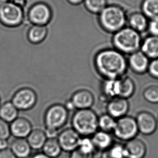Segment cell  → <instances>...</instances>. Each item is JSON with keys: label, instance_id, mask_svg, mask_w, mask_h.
<instances>
[{"label": "cell", "instance_id": "6da1fadb", "mask_svg": "<svg viewBox=\"0 0 158 158\" xmlns=\"http://www.w3.org/2000/svg\"><path fill=\"white\" fill-rule=\"evenodd\" d=\"M94 65L103 79H120L125 76L128 68L125 55L115 48L99 51L95 55Z\"/></svg>", "mask_w": 158, "mask_h": 158}, {"label": "cell", "instance_id": "7a4b0ae2", "mask_svg": "<svg viewBox=\"0 0 158 158\" xmlns=\"http://www.w3.org/2000/svg\"><path fill=\"white\" fill-rule=\"evenodd\" d=\"M98 22L103 31L114 34L126 27L127 23V15L125 9L121 6L107 5L98 14Z\"/></svg>", "mask_w": 158, "mask_h": 158}, {"label": "cell", "instance_id": "3957f363", "mask_svg": "<svg viewBox=\"0 0 158 158\" xmlns=\"http://www.w3.org/2000/svg\"><path fill=\"white\" fill-rule=\"evenodd\" d=\"M143 39L140 33L130 27H125L114 33L112 37L114 48L124 55H131L140 50Z\"/></svg>", "mask_w": 158, "mask_h": 158}, {"label": "cell", "instance_id": "277c9868", "mask_svg": "<svg viewBox=\"0 0 158 158\" xmlns=\"http://www.w3.org/2000/svg\"><path fill=\"white\" fill-rule=\"evenodd\" d=\"M98 118L91 109L77 110L73 115L72 126L81 136H92L99 130Z\"/></svg>", "mask_w": 158, "mask_h": 158}, {"label": "cell", "instance_id": "5b68a950", "mask_svg": "<svg viewBox=\"0 0 158 158\" xmlns=\"http://www.w3.org/2000/svg\"><path fill=\"white\" fill-rule=\"evenodd\" d=\"M69 111L64 105L55 103L48 108L44 117L45 130L58 132L67 123Z\"/></svg>", "mask_w": 158, "mask_h": 158}, {"label": "cell", "instance_id": "8992f818", "mask_svg": "<svg viewBox=\"0 0 158 158\" xmlns=\"http://www.w3.org/2000/svg\"><path fill=\"white\" fill-rule=\"evenodd\" d=\"M113 133L116 138L126 142L135 138L139 133L136 119L128 115L116 119Z\"/></svg>", "mask_w": 158, "mask_h": 158}, {"label": "cell", "instance_id": "52a82bcc", "mask_svg": "<svg viewBox=\"0 0 158 158\" xmlns=\"http://www.w3.org/2000/svg\"><path fill=\"white\" fill-rule=\"evenodd\" d=\"M24 13L20 5L8 2L0 7V21L8 27H16L21 23Z\"/></svg>", "mask_w": 158, "mask_h": 158}, {"label": "cell", "instance_id": "ba28073f", "mask_svg": "<svg viewBox=\"0 0 158 158\" xmlns=\"http://www.w3.org/2000/svg\"><path fill=\"white\" fill-rule=\"evenodd\" d=\"M19 110L26 111L32 109L37 101L35 90L29 87H23L17 90L11 100Z\"/></svg>", "mask_w": 158, "mask_h": 158}, {"label": "cell", "instance_id": "9c48e42d", "mask_svg": "<svg viewBox=\"0 0 158 158\" xmlns=\"http://www.w3.org/2000/svg\"><path fill=\"white\" fill-rule=\"evenodd\" d=\"M51 8L44 3H36L29 10V19L33 24L46 26L51 21Z\"/></svg>", "mask_w": 158, "mask_h": 158}, {"label": "cell", "instance_id": "30bf717a", "mask_svg": "<svg viewBox=\"0 0 158 158\" xmlns=\"http://www.w3.org/2000/svg\"><path fill=\"white\" fill-rule=\"evenodd\" d=\"M81 138L75 130L69 128L60 132L57 139L62 151L70 153L78 148Z\"/></svg>", "mask_w": 158, "mask_h": 158}, {"label": "cell", "instance_id": "8fae6325", "mask_svg": "<svg viewBox=\"0 0 158 158\" xmlns=\"http://www.w3.org/2000/svg\"><path fill=\"white\" fill-rule=\"evenodd\" d=\"M135 119L139 132L143 135H150L157 129L158 121L149 112L143 111L139 113Z\"/></svg>", "mask_w": 158, "mask_h": 158}, {"label": "cell", "instance_id": "7c38bea8", "mask_svg": "<svg viewBox=\"0 0 158 158\" xmlns=\"http://www.w3.org/2000/svg\"><path fill=\"white\" fill-rule=\"evenodd\" d=\"M151 60L140 50L129 55L127 60L128 67L137 74L147 72Z\"/></svg>", "mask_w": 158, "mask_h": 158}, {"label": "cell", "instance_id": "4fadbf2b", "mask_svg": "<svg viewBox=\"0 0 158 158\" xmlns=\"http://www.w3.org/2000/svg\"><path fill=\"white\" fill-rule=\"evenodd\" d=\"M130 110V103L127 99L116 97L110 99L107 105V113L115 119L127 115Z\"/></svg>", "mask_w": 158, "mask_h": 158}, {"label": "cell", "instance_id": "5bb4252c", "mask_svg": "<svg viewBox=\"0 0 158 158\" xmlns=\"http://www.w3.org/2000/svg\"><path fill=\"white\" fill-rule=\"evenodd\" d=\"M75 110L90 109L94 103L95 98L92 93L87 89H80L73 94L70 99Z\"/></svg>", "mask_w": 158, "mask_h": 158}, {"label": "cell", "instance_id": "9a60e30c", "mask_svg": "<svg viewBox=\"0 0 158 158\" xmlns=\"http://www.w3.org/2000/svg\"><path fill=\"white\" fill-rule=\"evenodd\" d=\"M11 135L15 138L26 139L33 130L32 124L28 119L18 117L10 124Z\"/></svg>", "mask_w": 158, "mask_h": 158}, {"label": "cell", "instance_id": "2e32d148", "mask_svg": "<svg viewBox=\"0 0 158 158\" xmlns=\"http://www.w3.org/2000/svg\"><path fill=\"white\" fill-rule=\"evenodd\" d=\"M126 158H144L147 153V146L143 141L133 139L124 145Z\"/></svg>", "mask_w": 158, "mask_h": 158}, {"label": "cell", "instance_id": "e0dca14e", "mask_svg": "<svg viewBox=\"0 0 158 158\" xmlns=\"http://www.w3.org/2000/svg\"><path fill=\"white\" fill-rule=\"evenodd\" d=\"M148 22L149 20L142 12L135 11L127 16L128 27L140 34L147 31Z\"/></svg>", "mask_w": 158, "mask_h": 158}, {"label": "cell", "instance_id": "ac0fdd59", "mask_svg": "<svg viewBox=\"0 0 158 158\" xmlns=\"http://www.w3.org/2000/svg\"><path fill=\"white\" fill-rule=\"evenodd\" d=\"M96 149L104 152L110 148L113 143V139L110 133L98 130L91 136Z\"/></svg>", "mask_w": 158, "mask_h": 158}, {"label": "cell", "instance_id": "d6986e66", "mask_svg": "<svg viewBox=\"0 0 158 158\" xmlns=\"http://www.w3.org/2000/svg\"><path fill=\"white\" fill-rule=\"evenodd\" d=\"M140 51L149 59L158 58V37L149 35L143 40Z\"/></svg>", "mask_w": 158, "mask_h": 158}, {"label": "cell", "instance_id": "ffe728a7", "mask_svg": "<svg viewBox=\"0 0 158 158\" xmlns=\"http://www.w3.org/2000/svg\"><path fill=\"white\" fill-rule=\"evenodd\" d=\"M10 148L17 158H28L31 156V148L27 139L15 138L11 142Z\"/></svg>", "mask_w": 158, "mask_h": 158}, {"label": "cell", "instance_id": "44dd1931", "mask_svg": "<svg viewBox=\"0 0 158 158\" xmlns=\"http://www.w3.org/2000/svg\"><path fill=\"white\" fill-rule=\"evenodd\" d=\"M101 90L103 96L110 100L118 97L120 79H104L101 85Z\"/></svg>", "mask_w": 158, "mask_h": 158}, {"label": "cell", "instance_id": "7402d4cb", "mask_svg": "<svg viewBox=\"0 0 158 158\" xmlns=\"http://www.w3.org/2000/svg\"><path fill=\"white\" fill-rule=\"evenodd\" d=\"M26 139L31 149L37 151L42 149L48 138L44 131L36 128L31 131Z\"/></svg>", "mask_w": 158, "mask_h": 158}, {"label": "cell", "instance_id": "603a6c76", "mask_svg": "<svg viewBox=\"0 0 158 158\" xmlns=\"http://www.w3.org/2000/svg\"><path fill=\"white\" fill-rule=\"evenodd\" d=\"M135 85L130 77H124L120 78V90L118 97L128 99L134 95Z\"/></svg>", "mask_w": 158, "mask_h": 158}, {"label": "cell", "instance_id": "cb8c5ba5", "mask_svg": "<svg viewBox=\"0 0 158 158\" xmlns=\"http://www.w3.org/2000/svg\"><path fill=\"white\" fill-rule=\"evenodd\" d=\"M19 110L11 101H8L0 105V118L8 123L17 118Z\"/></svg>", "mask_w": 158, "mask_h": 158}, {"label": "cell", "instance_id": "d4e9b609", "mask_svg": "<svg viewBox=\"0 0 158 158\" xmlns=\"http://www.w3.org/2000/svg\"><path fill=\"white\" fill-rule=\"evenodd\" d=\"M48 29L46 26L33 24L28 33L29 41L33 44H38L43 41L46 37Z\"/></svg>", "mask_w": 158, "mask_h": 158}, {"label": "cell", "instance_id": "484cf974", "mask_svg": "<svg viewBox=\"0 0 158 158\" xmlns=\"http://www.w3.org/2000/svg\"><path fill=\"white\" fill-rule=\"evenodd\" d=\"M42 149L43 153L51 158H58L62 151L57 138L48 139Z\"/></svg>", "mask_w": 158, "mask_h": 158}, {"label": "cell", "instance_id": "4316f807", "mask_svg": "<svg viewBox=\"0 0 158 158\" xmlns=\"http://www.w3.org/2000/svg\"><path fill=\"white\" fill-rule=\"evenodd\" d=\"M141 9L148 20L158 19V0H143Z\"/></svg>", "mask_w": 158, "mask_h": 158}, {"label": "cell", "instance_id": "83f0119b", "mask_svg": "<svg viewBox=\"0 0 158 158\" xmlns=\"http://www.w3.org/2000/svg\"><path fill=\"white\" fill-rule=\"evenodd\" d=\"M116 119L110 114H102L98 118L99 130L108 133L113 132L116 125Z\"/></svg>", "mask_w": 158, "mask_h": 158}, {"label": "cell", "instance_id": "f1b7e54d", "mask_svg": "<svg viewBox=\"0 0 158 158\" xmlns=\"http://www.w3.org/2000/svg\"><path fill=\"white\" fill-rule=\"evenodd\" d=\"M102 158H126L124 145L113 143L110 148L103 152Z\"/></svg>", "mask_w": 158, "mask_h": 158}, {"label": "cell", "instance_id": "f546056e", "mask_svg": "<svg viewBox=\"0 0 158 158\" xmlns=\"http://www.w3.org/2000/svg\"><path fill=\"white\" fill-rule=\"evenodd\" d=\"M84 6L90 13L98 15L107 6V0H84Z\"/></svg>", "mask_w": 158, "mask_h": 158}, {"label": "cell", "instance_id": "4dcf8cb0", "mask_svg": "<svg viewBox=\"0 0 158 158\" xmlns=\"http://www.w3.org/2000/svg\"><path fill=\"white\" fill-rule=\"evenodd\" d=\"M143 97L146 101L152 104L158 103V86L152 85L145 89Z\"/></svg>", "mask_w": 158, "mask_h": 158}, {"label": "cell", "instance_id": "1f68e13d", "mask_svg": "<svg viewBox=\"0 0 158 158\" xmlns=\"http://www.w3.org/2000/svg\"><path fill=\"white\" fill-rule=\"evenodd\" d=\"M78 148L85 153L92 155H94L96 150L92 138L89 136H82Z\"/></svg>", "mask_w": 158, "mask_h": 158}, {"label": "cell", "instance_id": "d6a6232c", "mask_svg": "<svg viewBox=\"0 0 158 158\" xmlns=\"http://www.w3.org/2000/svg\"><path fill=\"white\" fill-rule=\"evenodd\" d=\"M11 135L9 123L0 118V140L8 139Z\"/></svg>", "mask_w": 158, "mask_h": 158}, {"label": "cell", "instance_id": "836d02e7", "mask_svg": "<svg viewBox=\"0 0 158 158\" xmlns=\"http://www.w3.org/2000/svg\"><path fill=\"white\" fill-rule=\"evenodd\" d=\"M147 73L152 77L158 79V58L150 61Z\"/></svg>", "mask_w": 158, "mask_h": 158}, {"label": "cell", "instance_id": "e575fe53", "mask_svg": "<svg viewBox=\"0 0 158 158\" xmlns=\"http://www.w3.org/2000/svg\"><path fill=\"white\" fill-rule=\"evenodd\" d=\"M147 31L149 35L158 37V19L149 20Z\"/></svg>", "mask_w": 158, "mask_h": 158}, {"label": "cell", "instance_id": "d590c367", "mask_svg": "<svg viewBox=\"0 0 158 158\" xmlns=\"http://www.w3.org/2000/svg\"><path fill=\"white\" fill-rule=\"evenodd\" d=\"M69 158H94V155L85 153L77 148L70 152Z\"/></svg>", "mask_w": 158, "mask_h": 158}, {"label": "cell", "instance_id": "8d00e7d4", "mask_svg": "<svg viewBox=\"0 0 158 158\" xmlns=\"http://www.w3.org/2000/svg\"><path fill=\"white\" fill-rule=\"evenodd\" d=\"M0 158H17L10 148L0 151Z\"/></svg>", "mask_w": 158, "mask_h": 158}, {"label": "cell", "instance_id": "74e56055", "mask_svg": "<svg viewBox=\"0 0 158 158\" xmlns=\"http://www.w3.org/2000/svg\"><path fill=\"white\" fill-rule=\"evenodd\" d=\"M9 143L8 139H1L0 140V151L7 149L9 148Z\"/></svg>", "mask_w": 158, "mask_h": 158}, {"label": "cell", "instance_id": "f35d334b", "mask_svg": "<svg viewBox=\"0 0 158 158\" xmlns=\"http://www.w3.org/2000/svg\"><path fill=\"white\" fill-rule=\"evenodd\" d=\"M64 106H65L66 109L68 110L69 112L75 110L74 106L73 103H72V102L70 100H67V101H66V103L64 104Z\"/></svg>", "mask_w": 158, "mask_h": 158}, {"label": "cell", "instance_id": "ab89813d", "mask_svg": "<svg viewBox=\"0 0 158 158\" xmlns=\"http://www.w3.org/2000/svg\"><path fill=\"white\" fill-rule=\"evenodd\" d=\"M31 158H51L49 156L46 155L43 152H40L37 153L35 154L34 156H32Z\"/></svg>", "mask_w": 158, "mask_h": 158}, {"label": "cell", "instance_id": "60d3db41", "mask_svg": "<svg viewBox=\"0 0 158 158\" xmlns=\"http://www.w3.org/2000/svg\"><path fill=\"white\" fill-rule=\"evenodd\" d=\"M69 3L73 5H79L84 2V0H67Z\"/></svg>", "mask_w": 158, "mask_h": 158}, {"label": "cell", "instance_id": "b9f144b4", "mask_svg": "<svg viewBox=\"0 0 158 158\" xmlns=\"http://www.w3.org/2000/svg\"><path fill=\"white\" fill-rule=\"evenodd\" d=\"M9 0H0V7L2 6V5H4L5 3L8 2Z\"/></svg>", "mask_w": 158, "mask_h": 158}]
</instances>
